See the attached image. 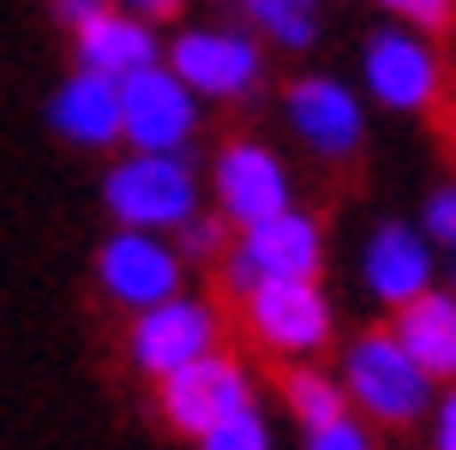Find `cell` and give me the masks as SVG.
<instances>
[{
    "instance_id": "6da1fadb",
    "label": "cell",
    "mask_w": 456,
    "mask_h": 450,
    "mask_svg": "<svg viewBox=\"0 0 456 450\" xmlns=\"http://www.w3.org/2000/svg\"><path fill=\"white\" fill-rule=\"evenodd\" d=\"M337 384H342V397H348V414L366 421L372 432H385V427L409 432L438 403V384L403 355V342L390 337V324H361L354 337L342 342Z\"/></svg>"
},
{
    "instance_id": "7a4b0ae2",
    "label": "cell",
    "mask_w": 456,
    "mask_h": 450,
    "mask_svg": "<svg viewBox=\"0 0 456 450\" xmlns=\"http://www.w3.org/2000/svg\"><path fill=\"white\" fill-rule=\"evenodd\" d=\"M102 210L109 228H138V234H175L205 210V180L192 157H120L102 168Z\"/></svg>"
},
{
    "instance_id": "3957f363",
    "label": "cell",
    "mask_w": 456,
    "mask_h": 450,
    "mask_svg": "<svg viewBox=\"0 0 456 450\" xmlns=\"http://www.w3.org/2000/svg\"><path fill=\"white\" fill-rule=\"evenodd\" d=\"M324 258H330V241H324L319 210H282L258 228H240L228 258L216 265V282H223L228 300H247L258 282H324Z\"/></svg>"
},
{
    "instance_id": "277c9868",
    "label": "cell",
    "mask_w": 456,
    "mask_h": 450,
    "mask_svg": "<svg viewBox=\"0 0 456 450\" xmlns=\"http://www.w3.org/2000/svg\"><path fill=\"white\" fill-rule=\"evenodd\" d=\"M223 331H228L223 300H216V294H192V289H186V294H175V300L151 307V313L126 318L120 348H126V366L157 390V384H168L175 372L199 366L205 355L228 348Z\"/></svg>"
},
{
    "instance_id": "5b68a950",
    "label": "cell",
    "mask_w": 456,
    "mask_h": 450,
    "mask_svg": "<svg viewBox=\"0 0 456 450\" xmlns=\"http://www.w3.org/2000/svg\"><path fill=\"white\" fill-rule=\"evenodd\" d=\"M162 67L175 72L199 96V109H205V102H247V96H258L265 78H271V54L240 24H181L162 43Z\"/></svg>"
},
{
    "instance_id": "8992f818",
    "label": "cell",
    "mask_w": 456,
    "mask_h": 450,
    "mask_svg": "<svg viewBox=\"0 0 456 450\" xmlns=\"http://www.w3.org/2000/svg\"><path fill=\"white\" fill-rule=\"evenodd\" d=\"M240 331L282 366H313L337 348V300L324 282H258L247 300H234Z\"/></svg>"
},
{
    "instance_id": "52a82bcc",
    "label": "cell",
    "mask_w": 456,
    "mask_h": 450,
    "mask_svg": "<svg viewBox=\"0 0 456 450\" xmlns=\"http://www.w3.org/2000/svg\"><path fill=\"white\" fill-rule=\"evenodd\" d=\"M210 210H216L234 234L271 223V217H282V210H295L289 157L276 151L271 138H252V133L223 138L216 157H210Z\"/></svg>"
},
{
    "instance_id": "ba28073f",
    "label": "cell",
    "mask_w": 456,
    "mask_h": 450,
    "mask_svg": "<svg viewBox=\"0 0 456 450\" xmlns=\"http://www.w3.org/2000/svg\"><path fill=\"white\" fill-rule=\"evenodd\" d=\"M444 96V54L409 24H372L361 37V102L385 114H427Z\"/></svg>"
},
{
    "instance_id": "9c48e42d",
    "label": "cell",
    "mask_w": 456,
    "mask_h": 450,
    "mask_svg": "<svg viewBox=\"0 0 456 450\" xmlns=\"http://www.w3.org/2000/svg\"><path fill=\"white\" fill-rule=\"evenodd\" d=\"M247 408H258V379H252V366L234 348H216L199 366H186L168 384H157L162 427L175 438H186V445H199L205 432H216L223 421L247 414Z\"/></svg>"
},
{
    "instance_id": "30bf717a",
    "label": "cell",
    "mask_w": 456,
    "mask_h": 450,
    "mask_svg": "<svg viewBox=\"0 0 456 450\" xmlns=\"http://www.w3.org/2000/svg\"><path fill=\"white\" fill-rule=\"evenodd\" d=\"M282 127L319 162H354L366 151V102L337 72H295L282 85Z\"/></svg>"
},
{
    "instance_id": "8fae6325",
    "label": "cell",
    "mask_w": 456,
    "mask_h": 450,
    "mask_svg": "<svg viewBox=\"0 0 456 450\" xmlns=\"http://www.w3.org/2000/svg\"><path fill=\"white\" fill-rule=\"evenodd\" d=\"M205 109L168 67H144L120 85V144L133 157H186L199 144Z\"/></svg>"
},
{
    "instance_id": "7c38bea8",
    "label": "cell",
    "mask_w": 456,
    "mask_h": 450,
    "mask_svg": "<svg viewBox=\"0 0 456 450\" xmlns=\"http://www.w3.org/2000/svg\"><path fill=\"white\" fill-rule=\"evenodd\" d=\"M91 270H96V294L109 307H120L126 318L186 294V265L175 258V247L162 234H138V228H109Z\"/></svg>"
},
{
    "instance_id": "4fadbf2b",
    "label": "cell",
    "mask_w": 456,
    "mask_h": 450,
    "mask_svg": "<svg viewBox=\"0 0 456 450\" xmlns=\"http://www.w3.org/2000/svg\"><path fill=\"white\" fill-rule=\"evenodd\" d=\"M361 289L385 307L403 313L420 294L438 289V252L427 247V234L409 217H379L361 241Z\"/></svg>"
},
{
    "instance_id": "5bb4252c",
    "label": "cell",
    "mask_w": 456,
    "mask_h": 450,
    "mask_svg": "<svg viewBox=\"0 0 456 450\" xmlns=\"http://www.w3.org/2000/svg\"><path fill=\"white\" fill-rule=\"evenodd\" d=\"M144 67H162V30L144 24L133 6H102L85 30H72V72L126 85Z\"/></svg>"
},
{
    "instance_id": "9a60e30c",
    "label": "cell",
    "mask_w": 456,
    "mask_h": 450,
    "mask_svg": "<svg viewBox=\"0 0 456 450\" xmlns=\"http://www.w3.org/2000/svg\"><path fill=\"white\" fill-rule=\"evenodd\" d=\"M43 120L54 138H67L78 151H114L120 144V85L91 78V72H67L48 90Z\"/></svg>"
},
{
    "instance_id": "2e32d148",
    "label": "cell",
    "mask_w": 456,
    "mask_h": 450,
    "mask_svg": "<svg viewBox=\"0 0 456 450\" xmlns=\"http://www.w3.org/2000/svg\"><path fill=\"white\" fill-rule=\"evenodd\" d=\"M390 337L403 342V355H409L438 390L456 384V294H444V282H438L433 294H420L414 307L390 313Z\"/></svg>"
},
{
    "instance_id": "e0dca14e",
    "label": "cell",
    "mask_w": 456,
    "mask_h": 450,
    "mask_svg": "<svg viewBox=\"0 0 456 450\" xmlns=\"http://www.w3.org/2000/svg\"><path fill=\"white\" fill-rule=\"evenodd\" d=\"M234 19H240V30L258 37L265 54L271 48L276 54H306V48L324 43V12L313 0H240Z\"/></svg>"
},
{
    "instance_id": "ac0fdd59",
    "label": "cell",
    "mask_w": 456,
    "mask_h": 450,
    "mask_svg": "<svg viewBox=\"0 0 456 450\" xmlns=\"http://www.w3.org/2000/svg\"><path fill=\"white\" fill-rule=\"evenodd\" d=\"M276 403H282V414L300 427V438L348 421V397H342L337 372L319 366V360H313V366H282V372H276Z\"/></svg>"
},
{
    "instance_id": "d6986e66",
    "label": "cell",
    "mask_w": 456,
    "mask_h": 450,
    "mask_svg": "<svg viewBox=\"0 0 456 450\" xmlns=\"http://www.w3.org/2000/svg\"><path fill=\"white\" fill-rule=\"evenodd\" d=\"M168 247H175V258H181L186 270H216L228 258V247H234V228H228L216 210H199L192 223H181L168 234Z\"/></svg>"
},
{
    "instance_id": "ffe728a7",
    "label": "cell",
    "mask_w": 456,
    "mask_h": 450,
    "mask_svg": "<svg viewBox=\"0 0 456 450\" xmlns=\"http://www.w3.org/2000/svg\"><path fill=\"white\" fill-rule=\"evenodd\" d=\"M414 228L427 234V247H433L438 258H456V180H438L433 192L420 199Z\"/></svg>"
},
{
    "instance_id": "44dd1931",
    "label": "cell",
    "mask_w": 456,
    "mask_h": 450,
    "mask_svg": "<svg viewBox=\"0 0 456 450\" xmlns=\"http://www.w3.org/2000/svg\"><path fill=\"white\" fill-rule=\"evenodd\" d=\"M192 450H276V427H271L265 408H247V414L223 421L216 432H205Z\"/></svg>"
},
{
    "instance_id": "7402d4cb",
    "label": "cell",
    "mask_w": 456,
    "mask_h": 450,
    "mask_svg": "<svg viewBox=\"0 0 456 450\" xmlns=\"http://www.w3.org/2000/svg\"><path fill=\"white\" fill-rule=\"evenodd\" d=\"M385 19L409 24L414 37H433V30H444L456 19V6H444V0H385Z\"/></svg>"
},
{
    "instance_id": "603a6c76",
    "label": "cell",
    "mask_w": 456,
    "mask_h": 450,
    "mask_svg": "<svg viewBox=\"0 0 456 450\" xmlns=\"http://www.w3.org/2000/svg\"><path fill=\"white\" fill-rule=\"evenodd\" d=\"M300 450H379V432L348 414V421H337V427H324V432H306Z\"/></svg>"
},
{
    "instance_id": "cb8c5ba5",
    "label": "cell",
    "mask_w": 456,
    "mask_h": 450,
    "mask_svg": "<svg viewBox=\"0 0 456 450\" xmlns=\"http://www.w3.org/2000/svg\"><path fill=\"white\" fill-rule=\"evenodd\" d=\"M427 450H456V384L438 390L433 414H427Z\"/></svg>"
},
{
    "instance_id": "d4e9b609",
    "label": "cell",
    "mask_w": 456,
    "mask_h": 450,
    "mask_svg": "<svg viewBox=\"0 0 456 450\" xmlns=\"http://www.w3.org/2000/svg\"><path fill=\"white\" fill-rule=\"evenodd\" d=\"M102 6H109V0H54L48 12H54V24H61V30H85Z\"/></svg>"
},
{
    "instance_id": "484cf974",
    "label": "cell",
    "mask_w": 456,
    "mask_h": 450,
    "mask_svg": "<svg viewBox=\"0 0 456 450\" xmlns=\"http://www.w3.org/2000/svg\"><path fill=\"white\" fill-rule=\"evenodd\" d=\"M444 294H456V258H451V282H444Z\"/></svg>"
}]
</instances>
